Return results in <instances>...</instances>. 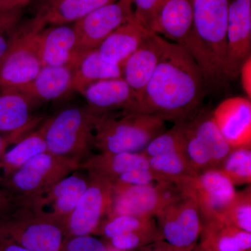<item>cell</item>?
<instances>
[{"instance_id":"52a82bcc","label":"cell","mask_w":251,"mask_h":251,"mask_svg":"<svg viewBox=\"0 0 251 251\" xmlns=\"http://www.w3.org/2000/svg\"><path fill=\"white\" fill-rule=\"evenodd\" d=\"M230 150L211 112L202 108L186 121L183 156L198 173L218 169Z\"/></svg>"},{"instance_id":"f1b7e54d","label":"cell","mask_w":251,"mask_h":251,"mask_svg":"<svg viewBox=\"0 0 251 251\" xmlns=\"http://www.w3.org/2000/svg\"><path fill=\"white\" fill-rule=\"evenodd\" d=\"M148 163L149 169L156 182L187 186L200 174L180 153L150 157Z\"/></svg>"},{"instance_id":"1f68e13d","label":"cell","mask_w":251,"mask_h":251,"mask_svg":"<svg viewBox=\"0 0 251 251\" xmlns=\"http://www.w3.org/2000/svg\"><path fill=\"white\" fill-rule=\"evenodd\" d=\"M222 221L236 228L251 233V185L243 191L236 192Z\"/></svg>"},{"instance_id":"ffe728a7","label":"cell","mask_w":251,"mask_h":251,"mask_svg":"<svg viewBox=\"0 0 251 251\" xmlns=\"http://www.w3.org/2000/svg\"><path fill=\"white\" fill-rule=\"evenodd\" d=\"M35 41L42 67L74 66L81 55L76 50L74 27L56 25L38 31Z\"/></svg>"},{"instance_id":"4dcf8cb0","label":"cell","mask_w":251,"mask_h":251,"mask_svg":"<svg viewBox=\"0 0 251 251\" xmlns=\"http://www.w3.org/2000/svg\"><path fill=\"white\" fill-rule=\"evenodd\" d=\"M186 123V121L175 123L171 129L165 130L151 140L142 153L148 158L172 153L183 155Z\"/></svg>"},{"instance_id":"7bdbcfd3","label":"cell","mask_w":251,"mask_h":251,"mask_svg":"<svg viewBox=\"0 0 251 251\" xmlns=\"http://www.w3.org/2000/svg\"><path fill=\"white\" fill-rule=\"evenodd\" d=\"M0 251H32L18 245L7 238L0 235Z\"/></svg>"},{"instance_id":"ab89813d","label":"cell","mask_w":251,"mask_h":251,"mask_svg":"<svg viewBox=\"0 0 251 251\" xmlns=\"http://www.w3.org/2000/svg\"><path fill=\"white\" fill-rule=\"evenodd\" d=\"M21 206V202L16 196L0 187V217L10 214Z\"/></svg>"},{"instance_id":"7402d4cb","label":"cell","mask_w":251,"mask_h":251,"mask_svg":"<svg viewBox=\"0 0 251 251\" xmlns=\"http://www.w3.org/2000/svg\"><path fill=\"white\" fill-rule=\"evenodd\" d=\"M150 33L133 17L115 29L97 49L104 60L122 66Z\"/></svg>"},{"instance_id":"8fae6325","label":"cell","mask_w":251,"mask_h":251,"mask_svg":"<svg viewBox=\"0 0 251 251\" xmlns=\"http://www.w3.org/2000/svg\"><path fill=\"white\" fill-rule=\"evenodd\" d=\"M87 176L88 186L66 224V238L94 233L104 216L110 213L113 198L112 183L92 173H87Z\"/></svg>"},{"instance_id":"f35d334b","label":"cell","mask_w":251,"mask_h":251,"mask_svg":"<svg viewBox=\"0 0 251 251\" xmlns=\"http://www.w3.org/2000/svg\"><path fill=\"white\" fill-rule=\"evenodd\" d=\"M40 122H36L30 126L23 128V129L17 130L11 133H0V159L4 153L7 151V149L10 145H14L18 143L20 140L22 139L25 135H27L29 132L32 131L36 126L39 125Z\"/></svg>"},{"instance_id":"e0dca14e","label":"cell","mask_w":251,"mask_h":251,"mask_svg":"<svg viewBox=\"0 0 251 251\" xmlns=\"http://www.w3.org/2000/svg\"><path fill=\"white\" fill-rule=\"evenodd\" d=\"M113 198L108 218L126 215L153 218L164 206L157 184H113Z\"/></svg>"},{"instance_id":"4316f807","label":"cell","mask_w":251,"mask_h":251,"mask_svg":"<svg viewBox=\"0 0 251 251\" xmlns=\"http://www.w3.org/2000/svg\"><path fill=\"white\" fill-rule=\"evenodd\" d=\"M204 251H248L251 248V233L229 226L224 221L202 223Z\"/></svg>"},{"instance_id":"d590c367","label":"cell","mask_w":251,"mask_h":251,"mask_svg":"<svg viewBox=\"0 0 251 251\" xmlns=\"http://www.w3.org/2000/svg\"><path fill=\"white\" fill-rule=\"evenodd\" d=\"M155 230L156 228L125 232L111 238L110 241L112 247L118 250H133L150 240L154 235Z\"/></svg>"},{"instance_id":"f546056e","label":"cell","mask_w":251,"mask_h":251,"mask_svg":"<svg viewBox=\"0 0 251 251\" xmlns=\"http://www.w3.org/2000/svg\"><path fill=\"white\" fill-rule=\"evenodd\" d=\"M234 186L251 183V148L231 149L218 169Z\"/></svg>"},{"instance_id":"b9f144b4","label":"cell","mask_w":251,"mask_h":251,"mask_svg":"<svg viewBox=\"0 0 251 251\" xmlns=\"http://www.w3.org/2000/svg\"><path fill=\"white\" fill-rule=\"evenodd\" d=\"M30 0H0V11L22 9Z\"/></svg>"},{"instance_id":"ee69618b","label":"cell","mask_w":251,"mask_h":251,"mask_svg":"<svg viewBox=\"0 0 251 251\" xmlns=\"http://www.w3.org/2000/svg\"><path fill=\"white\" fill-rule=\"evenodd\" d=\"M176 250H177V251H186L179 250V249H176Z\"/></svg>"},{"instance_id":"836d02e7","label":"cell","mask_w":251,"mask_h":251,"mask_svg":"<svg viewBox=\"0 0 251 251\" xmlns=\"http://www.w3.org/2000/svg\"><path fill=\"white\" fill-rule=\"evenodd\" d=\"M168 0H133V17L148 30L155 33L160 14Z\"/></svg>"},{"instance_id":"2e32d148","label":"cell","mask_w":251,"mask_h":251,"mask_svg":"<svg viewBox=\"0 0 251 251\" xmlns=\"http://www.w3.org/2000/svg\"><path fill=\"white\" fill-rule=\"evenodd\" d=\"M211 114L229 148H251V99L242 97L225 99Z\"/></svg>"},{"instance_id":"cb8c5ba5","label":"cell","mask_w":251,"mask_h":251,"mask_svg":"<svg viewBox=\"0 0 251 251\" xmlns=\"http://www.w3.org/2000/svg\"><path fill=\"white\" fill-rule=\"evenodd\" d=\"M122 77L121 66L102 58L98 49L81 54L73 69L72 92L83 93L89 86L99 81Z\"/></svg>"},{"instance_id":"277c9868","label":"cell","mask_w":251,"mask_h":251,"mask_svg":"<svg viewBox=\"0 0 251 251\" xmlns=\"http://www.w3.org/2000/svg\"><path fill=\"white\" fill-rule=\"evenodd\" d=\"M155 33L181 46L193 57L202 71L206 85L216 87L224 84L195 29L192 0H168Z\"/></svg>"},{"instance_id":"9a60e30c","label":"cell","mask_w":251,"mask_h":251,"mask_svg":"<svg viewBox=\"0 0 251 251\" xmlns=\"http://www.w3.org/2000/svg\"><path fill=\"white\" fill-rule=\"evenodd\" d=\"M251 0H230L227 29V80L239 75L241 66L251 56Z\"/></svg>"},{"instance_id":"bcb514c9","label":"cell","mask_w":251,"mask_h":251,"mask_svg":"<svg viewBox=\"0 0 251 251\" xmlns=\"http://www.w3.org/2000/svg\"></svg>"},{"instance_id":"f6af8a7d","label":"cell","mask_w":251,"mask_h":251,"mask_svg":"<svg viewBox=\"0 0 251 251\" xmlns=\"http://www.w3.org/2000/svg\"></svg>"},{"instance_id":"6da1fadb","label":"cell","mask_w":251,"mask_h":251,"mask_svg":"<svg viewBox=\"0 0 251 251\" xmlns=\"http://www.w3.org/2000/svg\"><path fill=\"white\" fill-rule=\"evenodd\" d=\"M206 83L181 46L167 40L156 70L140 97V112L165 121H188L202 109Z\"/></svg>"},{"instance_id":"d6a6232c","label":"cell","mask_w":251,"mask_h":251,"mask_svg":"<svg viewBox=\"0 0 251 251\" xmlns=\"http://www.w3.org/2000/svg\"><path fill=\"white\" fill-rule=\"evenodd\" d=\"M156 228L153 218L121 215L109 218L102 227V234L111 239L118 234Z\"/></svg>"},{"instance_id":"9c48e42d","label":"cell","mask_w":251,"mask_h":251,"mask_svg":"<svg viewBox=\"0 0 251 251\" xmlns=\"http://www.w3.org/2000/svg\"><path fill=\"white\" fill-rule=\"evenodd\" d=\"M41 30L34 22L25 31L18 28L11 47L0 60V92L26 85L40 72L43 67L35 36Z\"/></svg>"},{"instance_id":"3957f363","label":"cell","mask_w":251,"mask_h":251,"mask_svg":"<svg viewBox=\"0 0 251 251\" xmlns=\"http://www.w3.org/2000/svg\"><path fill=\"white\" fill-rule=\"evenodd\" d=\"M98 114L88 106L64 109L44 122L47 151L82 163L93 156Z\"/></svg>"},{"instance_id":"44dd1931","label":"cell","mask_w":251,"mask_h":251,"mask_svg":"<svg viewBox=\"0 0 251 251\" xmlns=\"http://www.w3.org/2000/svg\"><path fill=\"white\" fill-rule=\"evenodd\" d=\"M74 66H46L29 83L11 90L32 99L36 103L57 100L72 88Z\"/></svg>"},{"instance_id":"ba28073f","label":"cell","mask_w":251,"mask_h":251,"mask_svg":"<svg viewBox=\"0 0 251 251\" xmlns=\"http://www.w3.org/2000/svg\"><path fill=\"white\" fill-rule=\"evenodd\" d=\"M230 0H192L193 23L218 75L225 83L227 18Z\"/></svg>"},{"instance_id":"7c38bea8","label":"cell","mask_w":251,"mask_h":251,"mask_svg":"<svg viewBox=\"0 0 251 251\" xmlns=\"http://www.w3.org/2000/svg\"><path fill=\"white\" fill-rule=\"evenodd\" d=\"M133 17V0H117L74 23L79 54L97 49L115 29Z\"/></svg>"},{"instance_id":"60d3db41","label":"cell","mask_w":251,"mask_h":251,"mask_svg":"<svg viewBox=\"0 0 251 251\" xmlns=\"http://www.w3.org/2000/svg\"><path fill=\"white\" fill-rule=\"evenodd\" d=\"M239 75H240L243 90L247 98L251 100V56L241 66Z\"/></svg>"},{"instance_id":"8d00e7d4","label":"cell","mask_w":251,"mask_h":251,"mask_svg":"<svg viewBox=\"0 0 251 251\" xmlns=\"http://www.w3.org/2000/svg\"><path fill=\"white\" fill-rule=\"evenodd\" d=\"M60 251H108L103 243L91 235L66 238Z\"/></svg>"},{"instance_id":"484cf974","label":"cell","mask_w":251,"mask_h":251,"mask_svg":"<svg viewBox=\"0 0 251 251\" xmlns=\"http://www.w3.org/2000/svg\"><path fill=\"white\" fill-rule=\"evenodd\" d=\"M117 0H55L34 21L41 27L46 25H63L75 23L94 10Z\"/></svg>"},{"instance_id":"ac0fdd59","label":"cell","mask_w":251,"mask_h":251,"mask_svg":"<svg viewBox=\"0 0 251 251\" xmlns=\"http://www.w3.org/2000/svg\"><path fill=\"white\" fill-rule=\"evenodd\" d=\"M98 115L115 111L140 112V98L123 77L99 81L82 94Z\"/></svg>"},{"instance_id":"d4e9b609","label":"cell","mask_w":251,"mask_h":251,"mask_svg":"<svg viewBox=\"0 0 251 251\" xmlns=\"http://www.w3.org/2000/svg\"><path fill=\"white\" fill-rule=\"evenodd\" d=\"M35 102L14 90L0 92V133H11L41 121L33 116Z\"/></svg>"},{"instance_id":"4fadbf2b","label":"cell","mask_w":251,"mask_h":251,"mask_svg":"<svg viewBox=\"0 0 251 251\" xmlns=\"http://www.w3.org/2000/svg\"><path fill=\"white\" fill-rule=\"evenodd\" d=\"M76 172L44 192L29 198L22 205L29 206L39 215L58 223L65 228L68 219L89 184L88 176L85 177Z\"/></svg>"},{"instance_id":"603a6c76","label":"cell","mask_w":251,"mask_h":251,"mask_svg":"<svg viewBox=\"0 0 251 251\" xmlns=\"http://www.w3.org/2000/svg\"><path fill=\"white\" fill-rule=\"evenodd\" d=\"M80 170L113 183L120 175L138 168H149L148 158L142 152L100 153L80 163Z\"/></svg>"},{"instance_id":"e575fe53","label":"cell","mask_w":251,"mask_h":251,"mask_svg":"<svg viewBox=\"0 0 251 251\" xmlns=\"http://www.w3.org/2000/svg\"><path fill=\"white\" fill-rule=\"evenodd\" d=\"M21 10L0 11V60L9 50L17 33Z\"/></svg>"},{"instance_id":"30bf717a","label":"cell","mask_w":251,"mask_h":251,"mask_svg":"<svg viewBox=\"0 0 251 251\" xmlns=\"http://www.w3.org/2000/svg\"><path fill=\"white\" fill-rule=\"evenodd\" d=\"M161 234L174 249L188 251L202 232V219L196 198L187 193L163 206L156 215Z\"/></svg>"},{"instance_id":"8992f818","label":"cell","mask_w":251,"mask_h":251,"mask_svg":"<svg viewBox=\"0 0 251 251\" xmlns=\"http://www.w3.org/2000/svg\"><path fill=\"white\" fill-rule=\"evenodd\" d=\"M0 235L32 251H60L66 238L64 226L24 205L0 217Z\"/></svg>"},{"instance_id":"74e56055","label":"cell","mask_w":251,"mask_h":251,"mask_svg":"<svg viewBox=\"0 0 251 251\" xmlns=\"http://www.w3.org/2000/svg\"><path fill=\"white\" fill-rule=\"evenodd\" d=\"M153 182L154 180L149 168H138L120 175L112 185H145L153 184Z\"/></svg>"},{"instance_id":"83f0119b","label":"cell","mask_w":251,"mask_h":251,"mask_svg":"<svg viewBox=\"0 0 251 251\" xmlns=\"http://www.w3.org/2000/svg\"><path fill=\"white\" fill-rule=\"evenodd\" d=\"M47 151L44 123L29 132L7 150L0 159V183L18 171L33 157Z\"/></svg>"},{"instance_id":"5bb4252c","label":"cell","mask_w":251,"mask_h":251,"mask_svg":"<svg viewBox=\"0 0 251 251\" xmlns=\"http://www.w3.org/2000/svg\"><path fill=\"white\" fill-rule=\"evenodd\" d=\"M202 223L222 221L234 197V186L221 171L211 169L198 174L189 185Z\"/></svg>"},{"instance_id":"7a4b0ae2","label":"cell","mask_w":251,"mask_h":251,"mask_svg":"<svg viewBox=\"0 0 251 251\" xmlns=\"http://www.w3.org/2000/svg\"><path fill=\"white\" fill-rule=\"evenodd\" d=\"M161 117L137 112L100 114L96 120L94 148L100 153L142 152L167 130Z\"/></svg>"},{"instance_id":"5b68a950","label":"cell","mask_w":251,"mask_h":251,"mask_svg":"<svg viewBox=\"0 0 251 251\" xmlns=\"http://www.w3.org/2000/svg\"><path fill=\"white\" fill-rule=\"evenodd\" d=\"M80 163L53 154L49 151L33 157L18 171L0 183L4 188L19 200L21 205L52 187L66 176L80 170Z\"/></svg>"},{"instance_id":"d6986e66","label":"cell","mask_w":251,"mask_h":251,"mask_svg":"<svg viewBox=\"0 0 251 251\" xmlns=\"http://www.w3.org/2000/svg\"><path fill=\"white\" fill-rule=\"evenodd\" d=\"M167 39L151 32L121 66L122 77L139 96L152 76L166 46Z\"/></svg>"}]
</instances>
